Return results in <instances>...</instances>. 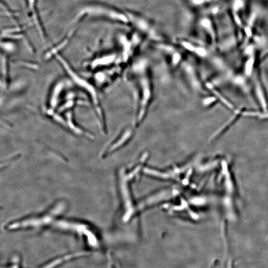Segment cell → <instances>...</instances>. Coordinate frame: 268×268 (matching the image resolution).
I'll use <instances>...</instances> for the list:
<instances>
[{"instance_id": "obj_1", "label": "cell", "mask_w": 268, "mask_h": 268, "mask_svg": "<svg viewBox=\"0 0 268 268\" xmlns=\"http://www.w3.org/2000/svg\"><path fill=\"white\" fill-rule=\"evenodd\" d=\"M67 203L64 200H58L54 202L47 210L35 214L26 216L23 218L13 220L6 224L8 230H23L40 229L53 225L60 218V217L67 210Z\"/></svg>"}, {"instance_id": "obj_3", "label": "cell", "mask_w": 268, "mask_h": 268, "mask_svg": "<svg viewBox=\"0 0 268 268\" xmlns=\"http://www.w3.org/2000/svg\"><path fill=\"white\" fill-rule=\"evenodd\" d=\"M129 17L133 23L143 32H146L149 35L155 38L157 36L156 33L155 32V31L152 29L151 26L144 19L139 17H136L131 13H129Z\"/></svg>"}, {"instance_id": "obj_4", "label": "cell", "mask_w": 268, "mask_h": 268, "mask_svg": "<svg viewBox=\"0 0 268 268\" xmlns=\"http://www.w3.org/2000/svg\"><path fill=\"white\" fill-rule=\"evenodd\" d=\"M242 3L240 1H238V2L235 3V6H236V8H239L240 7L241 5H242Z\"/></svg>"}, {"instance_id": "obj_2", "label": "cell", "mask_w": 268, "mask_h": 268, "mask_svg": "<svg viewBox=\"0 0 268 268\" xmlns=\"http://www.w3.org/2000/svg\"><path fill=\"white\" fill-rule=\"evenodd\" d=\"M55 57H56L57 61L59 62V63H60V65L65 70L66 72L67 73L71 80H72V81L76 85L84 89L89 94V97L91 98V99H92L93 105L97 110V113L98 117L100 119V122H104L102 112L99 105L97 94L96 92V90L92 85H91V83H89L87 80L80 76L76 71H75L69 63L66 60V59H65L64 58L62 57V56L58 54H56Z\"/></svg>"}]
</instances>
